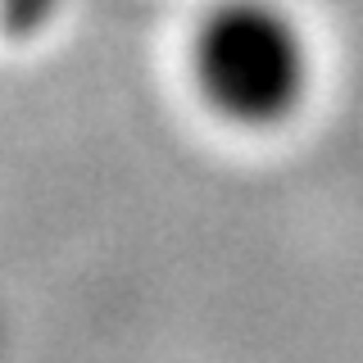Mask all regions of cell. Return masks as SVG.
<instances>
[{"mask_svg": "<svg viewBox=\"0 0 363 363\" xmlns=\"http://www.w3.org/2000/svg\"><path fill=\"white\" fill-rule=\"evenodd\" d=\"M0 5H5V18L9 23H37L50 0H0Z\"/></svg>", "mask_w": 363, "mask_h": 363, "instance_id": "7a4b0ae2", "label": "cell"}, {"mask_svg": "<svg viewBox=\"0 0 363 363\" xmlns=\"http://www.w3.org/2000/svg\"><path fill=\"white\" fill-rule=\"evenodd\" d=\"M196 68L209 100L241 123L281 118L304 91V37L268 0H227L200 28Z\"/></svg>", "mask_w": 363, "mask_h": 363, "instance_id": "6da1fadb", "label": "cell"}]
</instances>
